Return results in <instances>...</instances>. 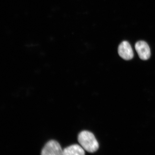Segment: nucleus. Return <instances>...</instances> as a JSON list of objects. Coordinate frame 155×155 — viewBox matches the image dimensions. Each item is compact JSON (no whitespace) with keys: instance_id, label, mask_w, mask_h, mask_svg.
<instances>
[{"instance_id":"1","label":"nucleus","mask_w":155,"mask_h":155,"mask_svg":"<svg viewBox=\"0 0 155 155\" xmlns=\"http://www.w3.org/2000/svg\"><path fill=\"white\" fill-rule=\"evenodd\" d=\"M78 142L84 150L90 153H94L98 150L99 144L93 134L87 131H83L78 136Z\"/></svg>"},{"instance_id":"3","label":"nucleus","mask_w":155,"mask_h":155,"mask_svg":"<svg viewBox=\"0 0 155 155\" xmlns=\"http://www.w3.org/2000/svg\"><path fill=\"white\" fill-rule=\"evenodd\" d=\"M135 48L139 58L143 60H147L150 58L151 53L150 47L146 42L140 41L136 43Z\"/></svg>"},{"instance_id":"2","label":"nucleus","mask_w":155,"mask_h":155,"mask_svg":"<svg viewBox=\"0 0 155 155\" xmlns=\"http://www.w3.org/2000/svg\"><path fill=\"white\" fill-rule=\"evenodd\" d=\"M63 150L57 141L51 140L46 143L41 151L42 155H63Z\"/></svg>"},{"instance_id":"4","label":"nucleus","mask_w":155,"mask_h":155,"mask_svg":"<svg viewBox=\"0 0 155 155\" xmlns=\"http://www.w3.org/2000/svg\"><path fill=\"white\" fill-rule=\"evenodd\" d=\"M118 53L124 59L128 61L134 57L133 51L128 42L124 41L120 44L118 48Z\"/></svg>"},{"instance_id":"5","label":"nucleus","mask_w":155,"mask_h":155,"mask_svg":"<svg viewBox=\"0 0 155 155\" xmlns=\"http://www.w3.org/2000/svg\"><path fill=\"white\" fill-rule=\"evenodd\" d=\"M85 154L84 149L78 144H73L63 150V155H83Z\"/></svg>"}]
</instances>
